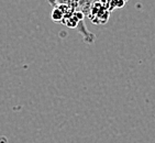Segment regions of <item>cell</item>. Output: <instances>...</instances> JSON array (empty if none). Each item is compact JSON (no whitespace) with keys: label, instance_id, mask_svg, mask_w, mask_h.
Segmentation results:
<instances>
[{"label":"cell","instance_id":"cell-1","mask_svg":"<svg viewBox=\"0 0 155 143\" xmlns=\"http://www.w3.org/2000/svg\"><path fill=\"white\" fill-rule=\"evenodd\" d=\"M65 15H64V12L62 11L61 8H54L53 11H52V20L55 21V22H60L64 19Z\"/></svg>","mask_w":155,"mask_h":143}]
</instances>
